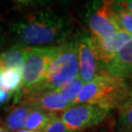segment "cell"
<instances>
[{"label": "cell", "instance_id": "ba28073f", "mask_svg": "<svg viewBox=\"0 0 132 132\" xmlns=\"http://www.w3.org/2000/svg\"><path fill=\"white\" fill-rule=\"evenodd\" d=\"M88 24L94 36L110 39L120 31L111 11V2H104L88 15Z\"/></svg>", "mask_w": 132, "mask_h": 132}, {"label": "cell", "instance_id": "44dd1931", "mask_svg": "<svg viewBox=\"0 0 132 132\" xmlns=\"http://www.w3.org/2000/svg\"><path fill=\"white\" fill-rule=\"evenodd\" d=\"M4 71H5V68H4V64H3L2 61L0 60V78H1V76H2L3 74H4Z\"/></svg>", "mask_w": 132, "mask_h": 132}, {"label": "cell", "instance_id": "6da1fadb", "mask_svg": "<svg viewBox=\"0 0 132 132\" xmlns=\"http://www.w3.org/2000/svg\"><path fill=\"white\" fill-rule=\"evenodd\" d=\"M15 4L5 22L15 45L25 47L59 46L72 32V18L64 10L30 2Z\"/></svg>", "mask_w": 132, "mask_h": 132}, {"label": "cell", "instance_id": "d6986e66", "mask_svg": "<svg viewBox=\"0 0 132 132\" xmlns=\"http://www.w3.org/2000/svg\"><path fill=\"white\" fill-rule=\"evenodd\" d=\"M11 96H12L11 94H9L6 91L3 90V89L0 88V105L7 102L8 100L10 99V97Z\"/></svg>", "mask_w": 132, "mask_h": 132}, {"label": "cell", "instance_id": "30bf717a", "mask_svg": "<svg viewBox=\"0 0 132 132\" xmlns=\"http://www.w3.org/2000/svg\"><path fill=\"white\" fill-rule=\"evenodd\" d=\"M117 76L127 81L132 80V40L125 45L110 61L102 66V74Z\"/></svg>", "mask_w": 132, "mask_h": 132}, {"label": "cell", "instance_id": "277c9868", "mask_svg": "<svg viewBox=\"0 0 132 132\" xmlns=\"http://www.w3.org/2000/svg\"><path fill=\"white\" fill-rule=\"evenodd\" d=\"M61 45L55 46L29 47L22 70V88L14 96L15 105L17 104L23 95L32 93L40 85L46 78L52 63L59 52Z\"/></svg>", "mask_w": 132, "mask_h": 132}, {"label": "cell", "instance_id": "7c38bea8", "mask_svg": "<svg viewBox=\"0 0 132 132\" xmlns=\"http://www.w3.org/2000/svg\"><path fill=\"white\" fill-rule=\"evenodd\" d=\"M29 47L19 45H13L9 49L0 53V60L5 70L7 69H22L23 70L25 59Z\"/></svg>", "mask_w": 132, "mask_h": 132}, {"label": "cell", "instance_id": "52a82bcc", "mask_svg": "<svg viewBox=\"0 0 132 132\" xmlns=\"http://www.w3.org/2000/svg\"><path fill=\"white\" fill-rule=\"evenodd\" d=\"M79 76L85 84L102 74V65L97 56L92 36L83 35L79 39Z\"/></svg>", "mask_w": 132, "mask_h": 132}, {"label": "cell", "instance_id": "7402d4cb", "mask_svg": "<svg viewBox=\"0 0 132 132\" xmlns=\"http://www.w3.org/2000/svg\"><path fill=\"white\" fill-rule=\"evenodd\" d=\"M16 132H39V131H31V130H25V129H23V130H21L16 131Z\"/></svg>", "mask_w": 132, "mask_h": 132}, {"label": "cell", "instance_id": "d4e9b609", "mask_svg": "<svg viewBox=\"0 0 132 132\" xmlns=\"http://www.w3.org/2000/svg\"><path fill=\"white\" fill-rule=\"evenodd\" d=\"M92 132H104L103 130H96V131H92Z\"/></svg>", "mask_w": 132, "mask_h": 132}, {"label": "cell", "instance_id": "7a4b0ae2", "mask_svg": "<svg viewBox=\"0 0 132 132\" xmlns=\"http://www.w3.org/2000/svg\"><path fill=\"white\" fill-rule=\"evenodd\" d=\"M132 97V89L125 79L104 73L86 83L73 105L92 104L106 110L121 107Z\"/></svg>", "mask_w": 132, "mask_h": 132}, {"label": "cell", "instance_id": "2e32d148", "mask_svg": "<svg viewBox=\"0 0 132 132\" xmlns=\"http://www.w3.org/2000/svg\"><path fill=\"white\" fill-rule=\"evenodd\" d=\"M118 126L121 132H132V97L119 108Z\"/></svg>", "mask_w": 132, "mask_h": 132}, {"label": "cell", "instance_id": "ac0fdd59", "mask_svg": "<svg viewBox=\"0 0 132 132\" xmlns=\"http://www.w3.org/2000/svg\"><path fill=\"white\" fill-rule=\"evenodd\" d=\"M45 132H73L56 114H53Z\"/></svg>", "mask_w": 132, "mask_h": 132}, {"label": "cell", "instance_id": "9c48e42d", "mask_svg": "<svg viewBox=\"0 0 132 132\" xmlns=\"http://www.w3.org/2000/svg\"><path fill=\"white\" fill-rule=\"evenodd\" d=\"M92 39L97 56L103 66V64L110 61L125 45L132 40V35L120 30L110 39H100L93 35Z\"/></svg>", "mask_w": 132, "mask_h": 132}, {"label": "cell", "instance_id": "5bb4252c", "mask_svg": "<svg viewBox=\"0 0 132 132\" xmlns=\"http://www.w3.org/2000/svg\"><path fill=\"white\" fill-rule=\"evenodd\" d=\"M52 115L53 114L33 107L26 121L24 129L31 131L45 132L51 121Z\"/></svg>", "mask_w": 132, "mask_h": 132}, {"label": "cell", "instance_id": "3957f363", "mask_svg": "<svg viewBox=\"0 0 132 132\" xmlns=\"http://www.w3.org/2000/svg\"><path fill=\"white\" fill-rule=\"evenodd\" d=\"M79 70V39L66 40L61 45L46 78L32 93L61 88L78 77Z\"/></svg>", "mask_w": 132, "mask_h": 132}, {"label": "cell", "instance_id": "8992f818", "mask_svg": "<svg viewBox=\"0 0 132 132\" xmlns=\"http://www.w3.org/2000/svg\"><path fill=\"white\" fill-rule=\"evenodd\" d=\"M19 103H26L51 114L63 112L72 105L57 90H42L28 94L19 100L17 104Z\"/></svg>", "mask_w": 132, "mask_h": 132}, {"label": "cell", "instance_id": "e0dca14e", "mask_svg": "<svg viewBox=\"0 0 132 132\" xmlns=\"http://www.w3.org/2000/svg\"><path fill=\"white\" fill-rule=\"evenodd\" d=\"M84 85H85L84 81L80 78V76H78L77 78L72 81L71 82H70L61 88L57 89V90L59 91V93H61L63 94V96H64L71 105H73L74 101L77 98L79 94L81 93V89H82Z\"/></svg>", "mask_w": 132, "mask_h": 132}, {"label": "cell", "instance_id": "9a60e30c", "mask_svg": "<svg viewBox=\"0 0 132 132\" xmlns=\"http://www.w3.org/2000/svg\"><path fill=\"white\" fill-rule=\"evenodd\" d=\"M111 11L121 30L132 35V15L118 2H111Z\"/></svg>", "mask_w": 132, "mask_h": 132}, {"label": "cell", "instance_id": "603a6c76", "mask_svg": "<svg viewBox=\"0 0 132 132\" xmlns=\"http://www.w3.org/2000/svg\"><path fill=\"white\" fill-rule=\"evenodd\" d=\"M0 132H10L8 130H6L5 128H2V127H0Z\"/></svg>", "mask_w": 132, "mask_h": 132}, {"label": "cell", "instance_id": "4fadbf2b", "mask_svg": "<svg viewBox=\"0 0 132 132\" xmlns=\"http://www.w3.org/2000/svg\"><path fill=\"white\" fill-rule=\"evenodd\" d=\"M22 84V69H7L0 78V88L9 94H15Z\"/></svg>", "mask_w": 132, "mask_h": 132}, {"label": "cell", "instance_id": "cb8c5ba5", "mask_svg": "<svg viewBox=\"0 0 132 132\" xmlns=\"http://www.w3.org/2000/svg\"><path fill=\"white\" fill-rule=\"evenodd\" d=\"M2 44H3V38H2V36H1V33H0V47H1Z\"/></svg>", "mask_w": 132, "mask_h": 132}, {"label": "cell", "instance_id": "ffe728a7", "mask_svg": "<svg viewBox=\"0 0 132 132\" xmlns=\"http://www.w3.org/2000/svg\"><path fill=\"white\" fill-rule=\"evenodd\" d=\"M120 3L129 10V12L132 15V0H128V1H120Z\"/></svg>", "mask_w": 132, "mask_h": 132}, {"label": "cell", "instance_id": "8fae6325", "mask_svg": "<svg viewBox=\"0 0 132 132\" xmlns=\"http://www.w3.org/2000/svg\"><path fill=\"white\" fill-rule=\"evenodd\" d=\"M32 109L33 107L26 103H19L12 106L5 116V129L10 132H16L23 130L27 118Z\"/></svg>", "mask_w": 132, "mask_h": 132}, {"label": "cell", "instance_id": "5b68a950", "mask_svg": "<svg viewBox=\"0 0 132 132\" xmlns=\"http://www.w3.org/2000/svg\"><path fill=\"white\" fill-rule=\"evenodd\" d=\"M110 112L96 105L79 104L63 112L60 118L71 131L81 132L102 123Z\"/></svg>", "mask_w": 132, "mask_h": 132}]
</instances>
